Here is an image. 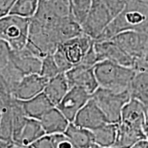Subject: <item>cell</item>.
<instances>
[{
    "mask_svg": "<svg viewBox=\"0 0 148 148\" xmlns=\"http://www.w3.org/2000/svg\"><path fill=\"white\" fill-rule=\"evenodd\" d=\"M125 31L148 33V2L143 0H128L123 10L95 40H110Z\"/></svg>",
    "mask_w": 148,
    "mask_h": 148,
    "instance_id": "1",
    "label": "cell"
},
{
    "mask_svg": "<svg viewBox=\"0 0 148 148\" xmlns=\"http://www.w3.org/2000/svg\"><path fill=\"white\" fill-rule=\"evenodd\" d=\"M99 87L115 92L130 90L136 70L109 60L97 62L94 66Z\"/></svg>",
    "mask_w": 148,
    "mask_h": 148,
    "instance_id": "2",
    "label": "cell"
},
{
    "mask_svg": "<svg viewBox=\"0 0 148 148\" xmlns=\"http://www.w3.org/2000/svg\"><path fill=\"white\" fill-rule=\"evenodd\" d=\"M30 18L13 14L0 18V38L8 43L12 50L25 47L29 38Z\"/></svg>",
    "mask_w": 148,
    "mask_h": 148,
    "instance_id": "3",
    "label": "cell"
},
{
    "mask_svg": "<svg viewBox=\"0 0 148 148\" xmlns=\"http://www.w3.org/2000/svg\"><path fill=\"white\" fill-rule=\"evenodd\" d=\"M91 97L103 111L109 123H120L122 110L131 99L130 90L115 92L101 87L98 88Z\"/></svg>",
    "mask_w": 148,
    "mask_h": 148,
    "instance_id": "4",
    "label": "cell"
},
{
    "mask_svg": "<svg viewBox=\"0 0 148 148\" xmlns=\"http://www.w3.org/2000/svg\"><path fill=\"white\" fill-rule=\"evenodd\" d=\"M114 18L115 16L104 0H92L89 12L82 25L83 32L96 40Z\"/></svg>",
    "mask_w": 148,
    "mask_h": 148,
    "instance_id": "5",
    "label": "cell"
},
{
    "mask_svg": "<svg viewBox=\"0 0 148 148\" xmlns=\"http://www.w3.org/2000/svg\"><path fill=\"white\" fill-rule=\"evenodd\" d=\"M111 40L132 57L135 61V66L143 58L148 45V33L137 31H125L119 33ZM135 69V67H134Z\"/></svg>",
    "mask_w": 148,
    "mask_h": 148,
    "instance_id": "6",
    "label": "cell"
},
{
    "mask_svg": "<svg viewBox=\"0 0 148 148\" xmlns=\"http://www.w3.org/2000/svg\"><path fill=\"white\" fill-rule=\"evenodd\" d=\"M12 94L0 90V148H14L13 141Z\"/></svg>",
    "mask_w": 148,
    "mask_h": 148,
    "instance_id": "7",
    "label": "cell"
},
{
    "mask_svg": "<svg viewBox=\"0 0 148 148\" xmlns=\"http://www.w3.org/2000/svg\"><path fill=\"white\" fill-rule=\"evenodd\" d=\"M94 47L97 56L98 62L103 60H109L122 66L134 69V59L112 40H95Z\"/></svg>",
    "mask_w": 148,
    "mask_h": 148,
    "instance_id": "8",
    "label": "cell"
},
{
    "mask_svg": "<svg viewBox=\"0 0 148 148\" xmlns=\"http://www.w3.org/2000/svg\"><path fill=\"white\" fill-rule=\"evenodd\" d=\"M95 40L84 33L66 40L59 45L72 66L82 63L85 56L93 45Z\"/></svg>",
    "mask_w": 148,
    "mask_h": 148,
    "instance_id": "9",
    "label": "cell"
},
{
    "mask_svg": "<svg viewBox=\"0 0 148 148\" xmlns=\"http://www.w3.org/2000/svg\"><path fill=\"white\" fill-rule=\"evenodd\" d=\"M73 123L79 127L93 131L109 122L103 111L91 97L79 111Z\"/></svg>",
    "mask_w": 148,
    "mask_h": 148,
    "instance_id": "10",
    "label": "cell"
},
{
    "mask_svg": "<svg viewBox=\"0 0 148 148\" xmlns=\"http://www.w3.org/2000/svg\"><path fill=\"white\" fill-rule=\"evenodd\" d=\"M91 96L83 88L73 86L56 107L70 122H73L79 111L87 103Z\"/></svg>",
    "mask_w": 148,
    "mask_h": 148,
    "instance_id": "11",
    "label": "cell"
},
{
    "mask_svg": "<svg viewBox=\"0 0 148 148\" xmlns=\"http://www.w3.org/2000/svg\"><path fill=\"white\" fill-rule=\"evenodd\" d=\"M65 73L71 88L78 86L84 89L91 95L99 88L94 66L79 64L73 66Z\"/></svg>",
    "mask_w": 148,
    "mask_h": 148,
    "instance_id": "12",
    "label": "cell"
},
{
    "mask_svg": "<svg viewBox=\"0 0 148 148\" xmlns=\"http://www.w3.org/2000/svg\"><path fill=\"white\" fill-rule=\"evenodd\" d=\"M48 82L40 74L24 75L13 92V97L21 101L32 99L44 91Z\"/></svg>",
    "mask_w": 148,
    "mask_h": 148,
    "instance_id": "13",
    "label": "cell"
},
{
    "mask_svg": "<svg viewBox=\"0 0 148 148\" xmlns=\"http://www.w3.org/2000/svg\"><path fill=\"white\" fill-rule=\"evenodd\" d=\"M10 60L24 75L40 74L42 59L35 56L27 47L10 51Z\"/></svg>",
    "mask_w": 148,
    "mask_h": 148,
    "instance_id": "14",
    "label": "cell"
},
{
    "mask_svg": "<svg viewBox=\"0 0 148 148\" xmlns=\"http://www.w3.org/2000/svg\"><path fill=\"white\" fill-rule=\"evenodd\" d=\"M20 101L25 115L39 121L48 111L55 107L44 92L32 99Z\"/></svg>",
    "mask_w": 148,
    "mask_h": 148,
    "instance_id": "15",
    "label": "cell"
},
{
    "mask_svg": "<svg viewBox=\"0 0 148 148\" xmlns=\"http://www.w3.org/2000/svg\"><path fill=\"white\" fill-rule=\"evenodd\" d=\"M40 121L47 135L64 134L71 123L56 106L48 111Z\"/></svg>",
    "mask_w": 148,
    "mask_h": 148,
    "instance_id": "16",
    "label": "cell"
},
{
    "mask_svg": "<svg viewBox=\"0 0 148 148\" xmlns=\"http://www.w3.org/2000/svg\"><path fill=\"white\" fill-rule=\"evenodd\" d=\"M120 123L145 129V113L143 104L135 98L131 97L122 110Z\"/></svg>",
    "mask_w": 148,
    "mask_h": 148,
    "instance_id": "17",
    "label": "cell"
},
{
    "mask_svg": "<svg viewBox=\"0 0 148 148\" xmlns=\"http://www.w3.org/2000/svg\"><path fill=\"white\" fill-rule=\"evenodd\" d=\"M71 88L66 73H60L48 80L43 92L51 102L56 106Z\"/></svg>",
    "mask_w": 148,
    "mask_h": 148,
    "instance_id": "18",
    "label": "cell"
},
{
    "mask_svg": "<svg viewBox=\"0 0 148 148\" xmlns=\"http://www.w3.org/2000/svg\"><path fill=\"white\" fill-rule=\"evenodd\" d=\"M143 139H147L145 129L119 123L117 138L112 147L131 148L137 142Z\"/></svg>",
    "mask_w": 148,
    "mask_h": 148,
    "instance_id": "19",
    "label": "cell"
},
{
    "mask_svg": "<svg viewBox=\"0 0 148 148\" xmlns=\"http://www.w3.org/2000/svg\"><path fill=\"white\" fill-rule=\"evenodd\" d=\"M45 134L46 133L39 120L28 118L16 146L29 147L31 144Z\"/></svg>",
    "mask_w": 148,
    "mask_h": 148,
    "instance_id": "20",
    "label": "cell"
},
{
    "mask_svg": "<svg viewBox=\"0 0 148 148\" xmlns=\"http://www.w3.org/2000/svg\"><path fill=\"white\" fill-rule=\"evenodd\" d=\"M64 134L69 137L78 148H89L94 142L93 133L90 130L79 127L73 122L69 123Z\"/></svg>",
    "mask_w": 148,
    "mask_h": 148,
    "instance_id": "21",
    "label": "cell"
},
{
    "mask_svg": "<svg viewBox=\"0 0 148 148\" xmlns=\"http://www.w3.org/2000/svg\"><path fill=\"white\" fill-rule=\"evenodd\" d=\"M119 123H107L99 128L92 131L94 142L97 145L106 147H112L117 138Z\"/></svg>",
    "mask_w": 148,
    "mask_h": 148,
    "instance_id": "22",
    "label": "cell"
},
{
    "mask_svg": "<svg viewBox=\"0 0 148 148\" xmlns=\"http://www.w3.org/2000/svg\"><path fill=\"white\" fill-rule=\"evenodd\" d=\"M58 32L62 43L84 33L80 24L72 15L60 18L58 25Z\"/></svg>",
    "mask_w": 148,
    "mask_h": 148,
    "instance_id": "23",
    "label": "cell"
},
{
    "mask_svg": "<svg viewBox=\"0 0 148 148\" xmlns=\"http://www.w3.org/2000/svg\"><path fill=\"white\" fill-rule=\"evenodd\" d=\"M40 0H16L9 14L31 18L35 15Z\"/></svg>",
    "mask_w": 148,
    "mask_h": 148,
    "instance_id": "24",
    "label": "cell"
},
{
    "mask_svg": "<svg viewBox=\"0 0 148 148\" xmlns=\"http://www.w3.org/2000/svg\"><path fill=\"white\" fill-rule=\"evenodd\" d=\"M71 14L82 26L91 7L92 0H69Z\"/></svg>",
    "mask_w": 148,
    "mask_h": 148,
    "instance_id": "25",
    "label": "cell"
},
{
    "mask_svg": "<svg viewBox=\"0 0 148 148\" xmlns=\"http://www.w3.org/2000/svg\"><path fill=\"white\" fill-rule=\"evenodd\" d=\"M60 73L56 62L53 58V54L48 55L42 59V65L40 75L47 80L54 77Z\"/></svg>",
    "mask_w": 148,
    "mask_h": 148,
    "instance_id": "26",
    "label": "cell"
},
{
    "mask_svg": "<svg viewBox=\"0 0 148 148\" xmlns=\"http://www.w3.org/2000/svg\"><path fill=\"white\" fill-rule=\"evenodd\" d=\"M51 136L54 148H78L64 134H53Z\"/></svg>",
    "mask_w": 148,
    "mask_h": 148,
    "instance_id": "27",
    "label": "cell"
},
{
    "mask_svg": "<svg viewBox=\"0 0 148 148\" xmlns=\"http://www.w3.org/2000/svg\"><path fill=\"white\" fill-rule=\"evenodd\" d=\"M53 56L59 69H60V73H66L73 67L71 64L68 62L65 56L64 55L62 51L59 47L56 49V51L53 53Z\"/></svg>",
    "mask_w": 148,
    "mask_h": 148,
    "instance_id": "28",
    "label": "cell"
},
{
    "mask_svg": "<svg viewBox=\"0 0 148 148\" xmlns=\"http://www.w3.org/2000/svg\"><path fill=\"white\" fill-rule=\"evenodd\" d=\"M29 148H54L51 135L45 134L29 146Z\"/></svg>",
    "mask_w": 148,
    "mask_h": 148,
    "instance_id": "29",
    "label": "cell"
},
{
    "mask_svg": "<svg viewBox=\"0 0 148 148\" xmlns=\"http://www.w3.org/2000/svg\"><path fill=\"white\" fill-rule=\"evenodd\" d=\"M16 0H0V18L10 13Z\"/></svg>",
    "mask_w": 148,
    "mask_h": 148,
    "instance_id": "30",
    "label": "cell"
},
{
    "mask_svg": "<svg viewBox=\"0 0 148 148\" xmlns=\"http://www.w3.org/2000/svg\"><path fill=\"white\" fill-rule=\"evenodd\" d=\"M138 68L143 71H148V45L145 55L138 62Z\"/></svg>",
    "mask_w": 148,
    "mask_h": 148,
    "instance_id": "31",
    "label": "cell"
},
{
    "mask_svg": "<svg viewBox=\"0 0 148 148\" xmlns=\"http://www.w3.org/2000/svg\"><path fill=\"white\" fill-rule=\"evenodd\" d=\"M131 148H148V140L143 139L134 144Z\"/></svg>",
    "mask_w": 148,
    "mask_h": 148,
    "instance_id": "32",
    "label": "cell"
},
{
    "mask_svg": "<svg viewBox=\"0 0 148 148\" xmlns=\"http://www.w3.org/2000/svg\"><path fill=\"white\" fill-rule=\"evenodd\" d=\"M89 148H111V147H103V146H101V145H97V144L96 143H94L92 144V145L90 146Z\"/></svg>",
    "mask_w": 148,
    "mask_h": 148,
    "instance_id": "33",
    "label": "cell"
},
{
    "mask_svg": "<svg viewBox=\"0 0 148 148\" xmlns=\"http://www.w3.org/2000/svg\"><path fill=\"white\" fill-rule=\"evenodd\" d=\"M14 148H29V147H21V146H15Z\"/></svg>",
    "mask_w": 148,
    "mask_h": 148,
    "instance_id": "34",
    "label": "cell"
},
{
    "mask_svg": "<svg viewBox=\"0 0 148 148\" xmlns=\"http://www.w3.org/2000/svg\"><path fill=\"white\" fill-rule=\"evenodd\" d=\"M145 134L146 136H147V139L148 140V129H145Z\"/></svg>",
    "mask_w": 148,
    "mask_h": 148,
    "instance_id": "35",
    "label": "cell"
},
{
    "mask_svg": "<svg viewBox=\"0 0 148 148\" xmlns=\"http://www.w3.org/2000/svg\"><path fill=\"white\" fill-rule=\"evenodd\" d=\"M143 1H147V2H148V0H143Z\"/></svg>",
    "mask_w": 148,
    "mask_h": 148,
    "instance_id": "36",
    "label": "cell"
},
{
    "mask_svg": "<svg viewBox=\"0 0 148 148\" xmlns=\"http://www.w3.org/2000/svg\"><path fill=\"white\" fill-rule=\"evenodd\" d=\"M125 1H128V0H125Z\"/></svg>",
    "mask_w": 148,
    "mask_h": 148,
    "instance_id": "37",
    "label": "cell"
}]
</instances>
